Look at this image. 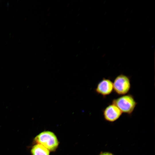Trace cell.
<instances>
[{
	"label": "cell",
	"mask_w": 155,
	"mask_h": 155,
	"mask_svg": "<svg viewBox=\"0 0 155 155\" xmlns=\"http://www.w3.org/2000/svg\"><path fill=\"white\" fill-rule=\"evenodd\" d=\"M36 144H40L50 151H54L58 147L59 142L55 135L50 131H45L40 133L34 138Z\"/></svg>",
	"instance_id": "obj_1"
},
{
	"label": "cell",
	"mask_w": 155,
	"mask_h": 155,
	"mask_svg": "<svg viewBox=\"0 0 155 155\" xmlns=\"http://www.w3.org/2000/svg\"><path fill=\"white\" fill-rule=\"evenodd\" d=\"M112 103L117 106L122 113L129 115L132 113L137 104L133 96L130 94L113 99Z\"/></svg>",
	"instance_id": "obj_2"
},
{
	"label": "cell",
	"mask_w": 155,
	"mask_h": 155,
	"mask_svg": "<svg viewBox=\"0 0 155 155\" xmlns=\"http://www.w3.org/2000/svg\"><path fill=\"white\" fill-rule=\"evenodd\" d=\"M113 83V90L119 95L127 94L131 88L129 77L123 74L117 75L114 79Z\"/></svg>",
	"instance_id": "obj_3"
},
{
	"label": "cell",
	"mask_w": 155,
	"mask_h": 155,
	"mask_svg": "<svg viewBox=\"0 0 155 155\" xmlns=\"http://www.w3.org/2000/svg\"><path fill=\"white\" fill-rule=\"evenodd\" d=\"M122 113L119 108L112 103L106 106L103 110L104 119L110 122H113L118 119Z\"/></svg>",
	"instance_id": "obj_4"
},
{
	"label": "cell",
	"mask_w": 155,
	"mask_h": 155,
	"mask_svg": "<svg viewBox=\"0 0 155 155\" xmlns=\"http://www.w3.org/2000/svg\"><path fill=\"white\" fill-rule=\"evenodd\" d=\"M113 90V83L109 79L103 78L98 83L95 92L98 94L105 97L111 94Z\"/></svg>",
	"instance_id": "obj_5"
},
{
	"label": "cell",
	"mask_w": 155,
	"mask_h": 155,
	"mask_svg": "<svg viewBox=\"0 0 155 155\" xmlns=\"http://www.w3.org/2000/svg\"><path fill=\"white\" fill-rule=\"evenodd\" d=\"M32 155H49L50 151L42 145L36 144L31 148Z\"/></svg>",
	"instance_id": "obj_6"
},
{
	"label": "cell",
	"mask_w": 155,
	"mask_h": 155,
	"mask_svg": "<svg viewBox=\"0 0 155 155\" xmlns=\"http://www.w3.org/2000/svg\"><path fill=\"white\" fill-rule=\"evenodd\" d=\"M99 155H113L112 154L108 152H102Z\"/></svg>",
	"instance_id": "obj_7"
}]
</instances>
